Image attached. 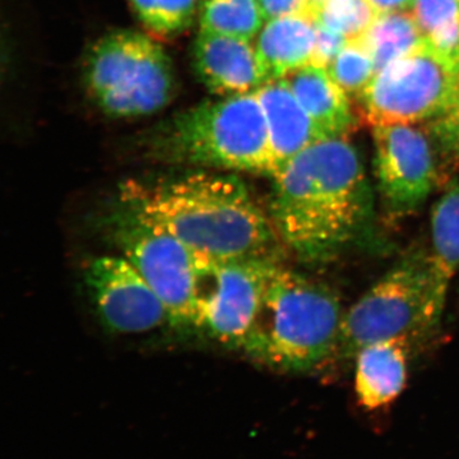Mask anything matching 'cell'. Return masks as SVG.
<instances>
[{
  "label": "cell",
  "mask_w": 459,
  "mask_h": 459,
  "mask_svg": "<svg viewBox=\"0 0 459 459\" xmlns=\"http://www.w3.org/2000/svg\"><path fill=\"white\" fill-rule=\"evenodd\" d=\"M268 216L281 244L309 264L334 261L367 238L374 197L347 137L316 141L273 178Z\"/></svg>",
  "instance_id": "1"
},
{
  "label": "cell",
  "mask_w": 459,
  "mask_h": 459,
  "mask_svg": "<svg viewBox=\"0 0 459 459\" xmlns=\"http://www.w3.org/2000/svg\"><path fill=\"white\" fill-rule=\"evenodd\" d=\"M117 204L212 258H279L267 211L237 175L195 171L155 181L129 180Z\"/></svg>",
  "instance_id": "2"
},
{
  "label": "cell",
  "mask_w": 459,
  "mask_h": 459,
  "mask_svg": "<svg viewBox=\"0 0 459 459\" xmlns=\"http://www.w3.org/2000/svg\"><path fill=\"white\" fill-rule=\"evenodd\" d=\"M342 319L329 287L280 262L241 351L274 370L307 373L336 355Z\"/></svg>",
  "instance_id": "3"
},
{
  "label": "cell",
  "mask_w": 459,
  "mask_h": 459,
  "mask_svg": "<svg viewBox=\"0 0 459 459\" xmlns=\"http://www.w3.org/2000/svg\"><path fill=\"white\" fill-rule=\"evenodd\" d=\"M157 143L162 159L273 178L270 135L255 92L205 101L174 117Z\"/></svg>",
  "instance_id": "4"
},
{
  "label": "cell",
  "mask_w": 459,
  "mask_h": 459,
  "mask_svg": "<svg viewBox=\"0 0 459 459\" xmlns=\"http://www.w3.org/2000/svg\"><path fill=\"white\" fill-rule=\"evenodd\" d=\"M83 81L95 104L111 117H140L164 108L174 96L170 56L150 36L115 31L87 54Z\"/></svg>",
  "instance_id": "5"
},
{
  "label": "cell",
  "mask_w": 459,
  "mask_h": 459,
  "mask_svg": "<svg viewBox=\"0 0 459 459\" xmlns=\"http://www.w3.org/2000/svg\"><path fill=\"white\" fill-rule=\"evenodd\" d=\"M459 90V62L424 44L374 75L361 93L360 117L373 126L416 124L448 113Z\"/></svg>",
  "instance_id": "6"
},
{
  "label": "cell",
  "mask_w": 459,
  "mask_h": 459,
  "mask_svg": "<svg viewBox=\"0 0 459 459\" xmlns=\"http://www.w3.org/2000/svg\"><path fill=\"white\" fill-rule=\"evenodd\" d=\"M279 263V258L197 255L195 328L223 346L243 350Z\"/></svg>",
  "instance_id": "7"
},
{
  "label": "cell",
  "mask_w": 459,
  "mask_h": 459,
  "mask_svg": "<svg viewBox=\"0 0 459 459\" xmlns=\"http://www.w3.org/2000/svg\"><path fill=\"white\" fill-rule=\"evenodd\" d=\"M428 298V255L404 256L343 314L337 353L355 358L376 341L422 332Z\"/></svg>",
  "instance_id": "8"
},
{
  "label": "cell",
  "mask_w": 459,
  "mask_h": 459,
  "mask_svg": "<svg viewBox=\"0 0 459 459\" xmlns=\"http://www.w3.org/2000/svg\"><path fill=\"white\" fill-rule=\"evenodd\" d=\"M108 225L124 258L161 299L171 327L195 328L197 255L179 238L117 204L108 216Z\"/></svg>",
  "instance_id": "9"
},
{
  "label": "cell",
  "mask_w": 459,
  "mask_h": 459,
  "mask_svg": "<svg viewBox=\"0 0 459 459\" xmlns=\"http://www.w3.org/2000/svg\"><path fill=\"white\" fill-rule=\"evenodd\" d=\"M428 131L413 124L374 126V166L383 207L407 216L427 202L437 186V162Z\"/></svg>",
  "instance_id": "10"
},
{
  "label": "cell",
  "mask_w": 459,
  "mask_h": 459,
  "mask_svg": "<svg viewBox=\"0 0 459 459\" xmlns=\"http://www.w3.org/2000/svg\"><path fill=\"white\" fill-rule=\"evenodd\" d=\"M84 281L96 314L111 333L141 334L171 325L161 299L123 255L93 259Z\"/></svg>",
  "instance_id": "11"
},
{
  "label": "cell",
  "mask_w": 459,
  "mask_h": 459,
  "mask_svg": "<svg viewBox=\"0 0 459 459\" xmlns=\"http://www.w3.org/2000/svg\"><path fill=\"white\" fill-rule=\"evenodd\" d=\"M193 65L201 82L222 98L255 92L268 81L255 45L237 36L199 31Z\"/></svg>",
  "instance_id": "12"
},
{
  "label": "cell",
  "mask_w": 459,
  "mask_h": 459,
  "mask_svg": "<svg viewBox=\"0 0 459 459\" xmlns=\"http://www.w3.org/2000/svg\"><path fill=\"white\" fill-rule=\"evenodd\" d=\"M431 252L428 255V298L422 333L440 325L449 287L459 271V183L455 181L434 204Z\"/></svg>",
  "instance_id": "13"
},
{
  "label": "cell",
  "mask_w": 459,
  "mask_h": 459,
  "mask_svg": "<svg viewBox=\"0 0 459 459\" xmlns=\"http://www.w3.org/2000/svg\"><path fill=\"white\" fill-rule=\"evenodd\" d=\"M255 95L267 123L274 175L305 148L327 138L299 104L285 81H267Z\"/></svg>",
  "instance_id": "14"
},
{
  "label": "cell",
  "mask_w": 459,
  "mask_h": 459,
  "mask_svg": "<svg viewBox=\"0 0 459 459\" xmlns=\"http://www.w3.org/2000/svg\"><path fill=\"white\" fill-rule=\"evenodd\" d=\"M409 337L376 341L356 353L355 391L361 406L377 410L397 400L407 382Z\"/></svg>",
  "instance_id": "15"
},
{
  "label": "cell",
  "mask_w": 459,
  "mask_h": 459,
  "mask_svg": "<svg viewBox=\"0 0 459 459\" xmlns=\"http://www.w3.org/2000/svg\"><path fill=\"white\" fill-rule=\"evenodd\" d=\"M289 89L325 137H347L359 124L346 93L325 66L307 65L290 72L285 77Z\"/></svg>",
  "instance_id": "16"
},
{
  "label": "cell",
  "mask_w": 459,
  "mask_h": 459,
  "mask_svg": "<svg viewBox=\"0 0 459 459\" xmlns=\"http://www.w3.org/2000/svg\"><path fill=\"white\" fill-rule=\"evenodd\" d=\"M316 39V22L310 14L264 22L255 45L268 81L312 65Z\"/></svg>",
  "instance_id": "17"
},
{
  "label": "cell",
  "mask_w": 459,
  "mask_h": 459,
  "mask_svg": "<svg viewBox=\"0 0 459 459\" xmlns=\"http://www.w3.org/2000/svg\"><path fill=\"white\" fill-rule=\"evenodd\" d=\"M361 39L373 56L376 74L394 60L419 49L425 41L418 21L407 11L377 14Z\"/></svg>",
  "instance_id": "18"
},
{
  "label": "cell",
  "mask_w": 459,
  "mask_h": 459,
  "mask_svg": "<svg viewBox=\"0 0 459 459\" xmlns=\"http://www.w3.org/2000/svg\"><path fill=\"white\" fill-rule=\"evenodd\" d=\"M199 11L201 31L247 40H253L264 23L258 0H202Z\"/></svg>",
  "instance_id": "19"
},
{
  "label": "cell",
  "mask_w": 459,
  "mask_h": 459,
  "mask_svg": "<svg viewBox=\"0 0 459 459\" xmlns=\"http://www.w3.org/2000/svg\"><path fill=\"white\" fill-rule=\"evenodd\" d=\"M412 8L427 40L459 62V0H415Z\"/></svg>",
  "instance_id": "20"
},
{
  "label": "cell",
  "mask_w": 459,
  "mask_h": 459,
  "mask_svg": "<svg viewBox=\"0 0 459 459\" xmlns=\"http://www.w3.org/2000/svg\"><path fill=\"white\" fill-rule=\"evenodd\" d=\"M327 72L350 98L359 99L376 75L373 56L361 38L349 40L329 63Z\"/></svg>",
  "instance_id": "21"
},
{
  "label": "cell",
  "mask_w": 459,
  "mask_h": 459,
  "mask_svg": "<svg viewBox=\"0 0 459 459\" xmlns=\"http://www.w3.org/2000/svg\"><path fill=\"white\" fill-rule=\"evenodd\" d=\"M312 16L316 23L340 33L349 41L361 38L373 25L377 13L368 0H325L314 9Z\"/></svg>",
  "instance_id": "22"
},
{
  "label": "cell",
  "mask_w": 459,
  "mask_h": 459,
  "mask_svg": "<svg viewBox=\"0 0 459 459\" xmlns=\"http://www.w3.org/2000/svg\"><path fill=\"white\" fill-rule=\"evenodd\" d=\"M142 22L161 35L188 29L197 12L198 0H129Z\"/></svg>",
  "instance_id": "23"
},
{
  "label": "cell",
  "mask_w": 459,
  "mask_h": 459,
  "mask_svg": "<svg viewBox=\"0 0 459 459\" xmlns=\"http://www.w3.org/2000/svg\"><path fill=\"white\" fill-rule=\"evenodd\" d=\"M430 132L440 147L452 155L459 156V90L455 105L448 113L430 122Z\"/></svg>",
  "instance_id": "24"
},
{
  "label": "cell",
  "mask_w": 459,
  "mask_h": 459,
  "mask_svg": "<svg viewBox=\"0 0 459 459\" xmlns=\"http://www.w3.org/2000/svg\"><path fill=\"white\" fill-rule=\"evenodd\" d=\"M346 42V39L340 33L331 31L316 23V48H314L312 65L327 68L329 63L342 50Z\"/></svg>",
  "instance_id": "25"
},
{
  "label": "cell",
  "mask_w": 459,
  "mask_h": 459,
  "mask_svg": "<svg viewBox=\"0 0 459 459\" xmlns=\"http://www.w3.org/2000/svg\"><path fill=\"white\" fill-rule=\"evenodd\" d=\"M258 4L264 22L277 18L310 14V0H258Z\"/></svg>",
  "instance_id": "26"
},
{
  "label": "cell",
  "mask_w": 459,
  "mask_h": 459,
  "mask_svg": "<svg viewBox=\"0 0 459 459\" xmlns=\"http://www.w3.org/2000/svg\"><path fill=\"white\" fill-rule=\"evenodd\" d=\"M11 38H9L7 23H5L4 16H3L2 3H0V84L11 72Z\"/></svg>",
  "instance_id": "27"
},
{
  "label": "cell",
  "mask_w": 459,
  "mask_h": 459,
  "mask_svg": "<svg viewBox=\"0 0 459 459\" xmlns=\"http://www.w3.org/2000/svg\"><path fill=\"white\" fill-rule=\"evenodd\" d=\"M377 14L394 13V12H406L413 7L415 0H368Z\"/></svg>",
  "instance_id": "28"
},
{
  "label": "cell",
  "mask_w": 459,
  "mask_h": 459,
  "mask_svg": "<svg viewBox=\"0 0 459 459\" xmlns=\"http://www.w3.org/2000/svg\"><path fill=\"white\" fill-rule=\"evenodd\" d=\"M325 2V0H310V14L313 13L314 9L318 8L319 5Z\"/></svg>",
  "instance_id": "29"
}]
</instances>
